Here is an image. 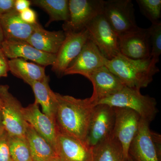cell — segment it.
Instances as JSON below:
<instances>
[{"label":"cell","mask_w":161,"mask_h":161,"mask_svg":"<svg viewBox=\"0 0 161 161\" xmlns=\"http://www.w3.org/2000/svg\"><path fill=\"white\" fill-rule=\"evenodd\" d=\"M31 1L28 0H15L14 9L19 13L24 11L30 8L31 6Z\"/></svg>","instance_id":"32"},{"label":"cell","mask_w":161,"mask_h":161,"mask_svg":"<svg viewBox=\"0 0 161 161\" xmlns=\"http://www.w3.org/2000/svg\"><path fill=\"white\" fill-rule=\"evenodd\" d=\"M114 108L115 121L112 136L118 141L124 155L128 158L129 147L138 132L141 117L136 112L129 109Z\"/></svg>","instance_id":"10"},{"label":"cell","mask_w":161,"mask_h":161,"mask_svg":"<svg viewBox=\"0 0 161 161\" xmlns=\"http://www.w3.org/2000/svg\"><path fill=\"white\" fill-rule=\"evenodd\" d=\"M9 137L6 131L0 135V161H13L9 150Z\"/></svg>","instance_id":"28"},{"label":"cell","mask_w":161,"mask_h":161,"mask_svg":"<svg viewBox=\"0 0 161 161\" xmlns=\"http://www.w3.org/2000/svg\"><path fill=\"white\" fill-rule=\"evenodd\" d=\"M49 80L46 75L43 80L34 82L31 86L35 95V102L40 105L43 114L55 122L58 100L56 93L50 87Z\"/></svg>","instance_id":"20"},{"label":"cell","mask_w":161,"mask_h":161,"mask_svg":"<svg viewBox=\"0 0 161 161\" xmlns=\"http://www.w3.org/2000/svg\"><path fill=\"white\" fill-rule=\"evenodd\" d=\"M102 13L118 36L138 27L131 0L103 1Z\"/></svg>","instance_id":"7"},{"label":"cell","mask_w":161,"mask_h":161,"mask_svg":"<svg viewBox=\"0 0 161 161\" xmlns=\"http://www.w3.org/2000/svg\"><path fill=\"white\" fill-rule=\"evenodd\" d=\"M87 79L93 84V93L89 98L95 106L101 100L114 95L125 86L105 66L93 72Z\"/></svg>","instance_id":"15"},{"label":"cell","mask_w":161,"mask_h":161,"mask_svg":"<svg viewBox=\"0 0 161 161\" xmlns=\"http://www.w3.org/2000/svg\"><path fill=\"white\" fill-rule=\"evenodd\" d=\"M98 104L132 110L138 114L142 119L150 123L158 112L155 98L142 95L140 90L125 86L114 95L101 100Z\"/></svg>","instance_id":"3"},{"label":"cell","mask_w":161,"mask_h":161,"mask_svg":"<svg viewBox=\"0 0 161 161\" xmlns=\"http://www.w3.org/2000/svg\"><path fill=\"white\" fill-rule=\"evenodd\" d=\"M65 34V39L56 55L52 68V70L60 77L64 76L65 70L80 53L89 39L86 29L79 32Z\"/></svg>","instance_id":"11"},{"label":"cell","mask_w":161,"mask_h":161,"mask_svg":"<svg viewBox=\"0 0 161 161\" xmlns=\"http://www.w3.org/2000/svg\"><path fill=\"white\" fill-rule=\"evenodd\" d=\"M9 145L13 161H33L25 136H9Z\"/></svg>","instance_id":"25"},{"label":"cell","mask_w":161,"mask_h":161,"mask_svg":"<svg viewBox=\"0 0 161 161\" xmlns=\"http://www.w3.org/2000/svg\"><path fill=\"white\" fill-rule=\"evenodd\" d=\"M0 105H1V100H0Z\"/></svg>","instance_id":"37"},{"label":"cell","mask_w":161,"mask_h":161,"mask_svg":"<svg viewBox=\"0 0 161 161\" xmlns=\"http://www.w3.org/2000/svg\"><path fill=\"white\" fill-rule=\"evenodd\" d=\"M106 60L97 47L88 39L80 53L65 70L64 76L80 75L88 78L96 70L105 66Z\"/></svg>","instance_id":"13"},{"label":"cell","mask_w":161,"mask_h":161,"mask_svg":"<svg viewBox=\"0 0 161 161\" xmlns=\"http://www.w3.org/2000/svg\"><path fill=\"white\" fill-rule=\"evenodd\" d=\"M92 161H128L122 147L113 136L92 148Z\"/></svg>","instance_id":"23"},{"label":"cell","mask_w":161,"mask_h":161,"mask_svg":"<svg viewBox=\"0 0 161 161\" xmlns=\"http://www.w3.org/2000/svg\"><path fill=\"white\" fill-rule=\"evenodd\" d=\"M142 13L152 24L161 22V0H136Z\"/></svg>","instance_id":"26"},{"label":"cell","mask_w":161,"mask_h":161,"mask_svg":"<svg viewBox=\"0 0 161 161\" xmlns=\"http://www.w3.org/2000/svg\"><path fill=\"white\" fill-rule=\"evenodd\" d=\"M8 64L9 71L14 76L22 79L30 86L34 82L43 80L46 76L44 67L24 59H9Z\"/></svg>","instance_id":"21"},{"label":"cell","mask_w":161,"mask_h":161,"mask_svg":"<svg viewBox=\"0 0 161 161\" xmlns=\"http://www.w3.org/2000/svg\"><path fill=\"white\" fill-rule=\"evenodd\" d=\"M47 161H61V160H60L58 156H57Z\"/></svg>","instance_id":"35"},{"label":"cell","mask_w":161,"mask_h":161,"mask_svg":"<svg viewBox=\"0 0 161 161\" xmlns=\"http://www.w3.org/2000/svg\"><path fill=\"white\" fill-rule=\"evenodd\" d=\"M115 121L114 108L106 104L95 105L85 139L86 144L93 148L112 137Z\"/></svg>","instance_id":"8"},{"label":"cell","mask_w":161,"mask_h":161,"mask_svg":"<svg viewBox=\"0 0 161 161\" xmlns=\"http://www.w3.org/2000/svg\"><path fill=\"white\" fill-rule=\"evenodd\" d=\"M1 47L7 58L29 60L44 67L52 66L56 59V55L41 51L26 41L4 40Z\"/></svg>","instance_id":"14"},{"label":"cell","mask_w":161,"mask_h":161,"mask_svg":"<svg viewBox=\"0 0 161 161\" xmlns=\"http://www.w3.org/2000/svg\"><path fill=\"white\" fill-rule=\"evenodd\" d=\"M4 41V35H3V29H2L1 23H0V47H1V46H2V43H3Z\"/></svg>","instance_id":"34"},{"label":"cell","mask_w":161,"mask_h":161,"mask_svg":"<svg viewBox=\"0 0 161 161\" xmlns=\"http://www.w3.org/2000/svg\"><path fill=\"white\" fill-rule=\"evenodd\" d=\"M0 23L4 40L26 42L38 23L31 25L25 23L20 18L19 13L14 9L2 16Z\"/></svg>","instance_id":"18"},{"label":"cell","mask_w":161,"mask_h":161,"mask_svg":"<svg viewBox=\"0 0 161 161\" xmlns=\"http://www.w3.org/2000/svg\"><path fill=\"white\" fill-rule=\"evenodd\" d=\"M56 95L55 122L58 133L85 141L95 105L89 98L80 99L58 93Z\"/></svg>","instance_id":"1"},{"label":"cell","mask_w":161,"mask_h":161,"mask_svg":"<svg viewBox=\"0 0 161 161\" xmlns=\"http://www.w3.org/2000/svg\"><path fill=\"white\" fill-rule=\"evenodd\" d=\"M149 29L151 47V56L157 62L161 53V23L152 24Z\"/></svg>","instance_id":"27"},{"label":"cell","mask_w":161,"mask_h":161,"mask_svg":"<svg viewBox=\"0 0 161 161\" xmlns=\"http://www.w3.org/2000/svg\"><path fill=\"white\" fill-rule=\"evenodd\" d=\"M6 131L5 130L4 124H3V116H2V113L0 111V135Z\"/></svg>","instance_id":"33"},{"label":"cell","mask_w":161,"mask_h":161,"mask_svg":"<svg viewBox=\"0 0 161 161\" xmlns=\"http://www.w3.org/2000/svg\"><path fill=\"white\" fill-rule=\"evenodd\" d=\"M15 0H0V18L14 9Z\"/></svg>","instance_id":"31"},{"label":"cell","mask_w":161,"mask_h":161,"mask_svg":"<svg viewBox=\"0 0 161 161\" xmlns=\"http://www.w3.org/2000/svg\"><path fill=\"white\" fill-rule=\"evenodd\" d=\"M65 38L63 30L49 31L38 23L26 42L41 51L56 55Z\"/></svg>","instance_id":"19"},{"label":"cell","mask_w":161,"mask_h":161,"mask_svg":"<svg viewBox=\"0 0 161 161\" xmlns=\"http://www.w3.org/2000/svg\"><path fill=\"white\" fill-rule=\"evenodd\" d=\"M31 5L37 6L46 12L49 17L48 26L52 22L68 21L69 18L68 0H32Z\"/></svg>","instance_id":"24"},{"label":"cell","mask_w":161,"mask_h":161,"mask_svg":"<svg viewBox=\"0 0 161 161\" xmlns=\"http://www.w3.org/2000/svg\"><path fill=\"white\" fill-rule=\"evenodd\" d=\"M8 58L0 47V78L7 77L9 71Z\"/></svg>","instance_id":"30"},{"label":"cell","mask_w":161,"mask_h":161,"mask_svg":"<svg viewBox=\"0 0 161 161\" xmlns=\"http://www.w3.org/2000/svg\"><path fill=\"white\" fill-rule=\"evenodd\" d=\"M56 154L61 161H92V148L85 141L58 133Z\"/></svg>","instance_id":"17"},{"label":"cell","mask_w":161,"mask_h":161,"mask_svg":"<svg viewBox=\"0 0 161 161\" xmlns=\"http://www.w3.org/2000/svg\"><path fill=\"white\" fill-rule=\"evenodd\" d=\"M158 63L151 57L134 60L119 53L111 60L107 59L105 65L125 86L140 90L148 86L159 72Z\"/></svg>","instance_id":"2"},{"label":"cell","mask_w":161,"mask_h":161,"mask_svg":"<svg viewBox=\"0 0 161 161\" xmlns=\"http://www.w3.org/2000/svg\"><path fill=\"white\" fill-rule=\"evenodd\" d=\"M86 29L89 40L95 44L107 59L111 60L120 53L118 36L103 13L94 18Z\"/></svg>","instance_id":"6"},{"label":"cell","mask_w":161,"mask_h":161,"mask_svg":"<svg viewBox=\"0 0 161 161\" xmlns=\"http://www.w3.org/2000/svg\"><path fill=\"white\" fill-rule=\"evenodd\" d=\"M119 47L121 54L134 60L151 57V47L148 28L138 27L118 36Z\"/></svg>","instance_id":"12"},{"label":"cell","mask_w":161,"mask_h":161,"mask_svg":"<svg viewBox=\"0 0 161 161\" xmlns=\"http://www.w3.org/2000/svg\"><path fill=\"white\" fill-rule=\"evenodd\" d=\"M128 161H133L130 157H128Z\"/></svg>","instance_id":"36"},{"label":"cell","mask_w":161,"mask_h":161,"mask_svg":"<svg viewBox=\"0 0 161 161\" xmlns=\"http://www.w3.org/2000/svg\"><path fill=\"white\" fill-rule=\"evenodd\" d=\"M0 111L5 130L10 136H25L28 124L24 119L23 107L9 92L7 85H0Z\"/></svg>","instance_id":"5"},{"label":"cell","mask_w":161,"mask_h":161,"mask_svg":"<svg viewBox=\"0 0 161 161\" xmlns=\"http://www.w3.org/2000/svg\"><path fill=\"white\" fill-rule=\"evenodd\" d=\"M39 106L35 102L26 108H23L24 119L55 151L58 135L55 123L40 111Z\"/></svg>","instance_id":"16"},{"label":"cell","mask_w":161,"mask_h":161,"mask_svg":"<svg viewBox=\"0 0 161 161\" xmlns=\"http://www.w3.org/2000/svg\"><path fill=\"white\" fill-rule=\"evenodd\" d=\"M103 0H69V18L62 25L65 33L85 29L91 21L102 13Z\"/></svg>","instance_id":"9"},{"label":"cell","mask_w":161,"mask_h":161,"mask_svg":"<svg viewBox=\"0 0 161 161\" xmlns=\"http://www.w3.org/2000/svg\"><path fill=\"white\" fill-rule=\"evenodd\" d=\"M150 124L141 118L138 132L128 152L133 161H160L161 136L150 130Z\"/></svg>","instance_id":"4"},{"label":"cell","mask_w":161,"mask_h":161,"mask_svg":"<svg viewBox=\"0 0 161 161\" xmlns=\"http://www.w3.org/2000/svg\"><path fill=\"white\" fill-rule=\"evenodd\" d=\"M19 15L21 19L27 24L33 25L38 23L36 12L31 8H28L19 13Z\"/></svg>","instance_id":"29"},{"label":"cell","mask_w":161,"mask_h":161,"mask_svg":"<svg viewBox=\"0 0 161 161\" xmlns=\"http://www.w3.org/2000/svg\"><path fill=\"white\" fill-rule=\"evenodd\" d=\"M25 137L33 161H47L57 156L53 148L29 124L26 128Z\"/></svg>","instance_id":"22"}]
</instances>
